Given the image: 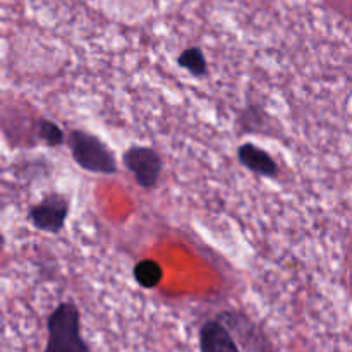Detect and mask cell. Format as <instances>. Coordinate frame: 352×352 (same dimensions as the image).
I'll list each match as a JSON object with an SVG mask.
<instances>
[{
  "instance_id": "1",
  "label": "cell",
  "mask_w": 352,
  "mask_h": 352,
  "mask_svg": "<svg viewBox=\"0 0 352 352\" xmlns=\"http://www.w3.org/2000/svg\"><path fill=\"white\" fill-rule=\"evenodd\" d=\"M48 342L43 352H91L81 337V313L72 301L60 302L47 320Z\"/></svg>"
},
{
  "instance_id": "2",
  "label": "cell",
  "mask_w": 352,
  "mask_h": 352,
  "mask_svg": "<svg viewBox=\"0 0 352 352\" xmlns=\"http://www.w3.org/2000/svg\"><path fill=\"white\" fill-rule=\"evenodd\" d=\"M67 144L78 167L91 174L112 175L119 170L116 155L98 136L81 129H72L69 133Z\"/></svg>"
},
{
  "instance_id": "3",
  "label": "cell",
  "mask_w": 352,
  "mask_h": 352,
  "mask_svg": "<svg viewBox=\"0 0 352 352\" xmlns=\"http://www.w3.org/2000/svg\"><path fill=\"white\" fill-rule=\"evenodd\" d=\"M217 318L230 330L241 352H274L270 337L244 313L223 311Z\"/></svg>"
},
{
  "instance_id": "4",
  "label": "cell",
  "mask_w": 352,
  "mask_h": 352,
  "mask_svg": "<svg viewBox=\"0 0 352 352\" xmlns=\"http://www.w3.org/2000/svg\"><path fill=\"white\" fill-rule=\"evenodd\" d=\"M124 167L133 174L134 181L143 189H155L164 170V160L155 148L133 144L122 153Z\"/></svg>"
},
{
  "instance_id": "5",
  "label": "cell",
  "mask_w": 352,
  "mask_h": 352,
  "mask_svg": "<svg viewBox=\"0 0 352 352\" xmlns=\"http://www.w3.org/2000/svg\"><path fill=\"white\" fill-rule=\"evenodd\" d=\"M69 210H71L69 199L58 192H52L30 210L28 219L41 232L58 234L64 229Z\"/></svg>"
},
{
  "instance_id": "6",
  "label": "cell",
  "mask_w": 352,
  "mask_h": 352,
  "mask_svg": "<svg viewBox=\"0 0 352 352\" xmlns=\"http://www.w3.org/2000/svg\"><path fill=\"white\" fill-rule=\"evenodd\" d=\"M201 352H241L230 330L219 318L208 320L199 329Z\"/></svg>"
},
{
  "instance_id": "7",
  "label": "cell",
  "mask_w": 352,
  "mask_h": 352,
  "mask_svg": "<svg viewBox=\"0 0 352 352\" xmlns=\"http://www.w3.org/2000/svg\"><path fill=\"white\" fill-rule=\"evenodd\" d=\"M237 158L243 167L251 170L253 174L261 175V177L275 179L278 175L277 162L272 158L268 151L263 148L256 146L254 143H243L237 148Z\"/></svg>"
},
{
  "instance_id": "8",
  "label": "cell",
  "mask_w": 352,
  "mask_h": 352,
  "mask_svg": "<svg viewBox=\"0 0 352 352\" xmlns=\"http://www.w3.org/2000/svg\"><path fill=\"white\" fill-rule=\"evenodd\" d=\"M133 275L143 289H155L164 278V268L155 260H141L134 265Z\"/></svg>"
},
{
  "instance_id": "9",
  "label": "cell",
  "mask_w": 352,
  "mask_h": 352,
  "mask_svg": "<svg viewBox=\"0 0 352 352\" xmlns=\"http://www.w3.org/2000/svg\"><path fill=\"white\" fill-rule=\"evenodd\" d=\"M179 67L188 71L189 74L196 78H205L208 74V62H206L205 54L198 47H188L179 54L177 57Z\"/></svg>"
},
{
  "instance_id": "10",
  "label": "cell",
  "mask_w": 352,
  "mask_h": 352,
  "mask_svg": "<svg viewBox=\"0 0 352 352\" xmlns=\"http://www.w3.org/2000/svg\"><path fill=\"white\" fill-rule=\"evenodd\" d=\"M36 136L43 144L50 148H58L65 143V133L58 124L52 122L50 119L36 120Z\"/></svg>"
}]
</instances>
